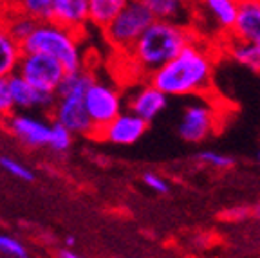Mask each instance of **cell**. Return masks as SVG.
<instances>
[{
    "label": "cell",
    "mask_w": 260,
    "mask_h": 258,
    "mask_svg": "<svg viewBox=\"0 0 260 258\" xmlns=\"http://www.w3.org/2000/svg\"><path fill=\"white\" fill-rule=\"evenodd\" d=\"M157 20H170L179 24H191L195 13V0H143Z\"/></svg>",
    "instance_id": "16"
},
{
    "label": "cell",
    "mask_w": 260,
    "mask_h": 258,
    "mask_svg": "<svg viewBox=\"0 0 260 258\" xmlns=\"http://www.w3.org/2000/svg\"><path fill=\"white\" fill-rule=\"evenodd\" d=\"M16 73L22 74L29 83H32L38 89L56 92L63 76L67 74V69L58 58L47 53L24 51Z\"/></svg>",
    "instance_id": "5"
},
{
    "label": "cell",
    "mask_w": 260,
    "mask_h": 258,
    "mask_svg": "<svg viewBox=\"0 0 260 258\" xmlns=\"http://www.w3.org/2000/svg\"><path fill=\"white\" fill-rule=\"evenodd\" d=\"M197 38L199 35L190 25L155 18L126 54L138 65L139 71L152 74L159 67L174 60L186 45Z\"/></svg>",
    "instance_id": "2"
},
{
    "label": "cell",
    "mask_w": 260,
    "mask_h": 258,
    "mask_svg": "<svg viewBox=\"0 0 260 258\" xmlns=\"http://www.w3.org/2000/svg\"><path fill=\"white\" fill-rule=\"evenodd\" d=\"M146 126H148V123L143 117L128 110V112H121L119 116L114 117L112 121L103 126L98 134L102 139L112 143V145L128 146L141 139L143 134L146 132Z\"/></svg>",
    "instance_id": "10"
},
{
    "label": "cell",
    "mask_w": 260,
    "mask_h": 258,
    "mask_svg": "<svg viewBox=\"0 0 260 258\" xmlns=\"http://www.w3.org/2000/svg\"><path fill=\"white\" fill-rule=\"evenodd\" d=\"M53 20L63 27L81 33L90 24L89 0H56Z\"/></svg>",
    "instance_id": "15"
},
{
    "label": "cell",
    "mask_w": 260,
    "mask_h": 258,
    "mask_svg": "<svg viewBox=\"0 0 260 258\" xmlns=\"http://www.w3.org/2000/svg\"><path fill=\"white\" fill-rule=\"evenodd\" d=\"M15 105H13L11 90H9V78L0 76V116H11Z\"/></svg>",
    "instance_id": "27"
},
{
    "label": "cell",
    "mask_w": 260,
    "mask_h": 258,
    "mask_svg": "<svg viewBox=\"0 0 260 258\" xmlns=\"http://www.w3.org/2000/svg\"><path fill=\"white\" fill-rule=\"evenodd\" d=\"M226 53L235 63L249 69L251 73L260 74V49L249 42L228 35L226 37Z\"/></svg>",
    "instance_id": "18"
},
{
    "label": "cell",
    "mask_w": 260,
    "mask_h": 258,
    "mask_svg": "<svg viewBox=\"0 0 260 258\" xmlns=\"http://www.w3.org/2000/svg\"><path fill=\"white\" fill-rule=\"evenodd\" d=\"M8 126L13 136L25 146L31 148H42L49 145L51 137V125L45 123L42 117L31 116L27 112H18L8 116Z\"/></svg>",
    "instance_id": "11"
},
{
    "label": "cell",
    "mask_w": 260,
    "mask_h": 258,
    "mask_svg": "<svg viewBox=\"0 0 260 258\" xmlns=\"http://www.w3.org/2000/svg\"><path fill=\"white\" fill-rule=\"evenodd\" d=\"M168 96L162 90H159L155 85L148 83L139 87L134 92V96L128 101V110L143 117L146 123L154 121L155 117L167 109Z\"/></svg>",
    "instance_id": "13"
},
{
    "label": "cell",
    "mask_w": 260,
    "mask_h": 258,
    "mask_svg": "<svg viewBox=\"0 0 260 258\" xmlns=\"http://www.w3.org/2000/svg\"><path fill=\"white\" fill-rule=\"evenodd\" d=\"M94 83V78L90 73L78 69V71H67V74L61 80L60 87H58L56 94L58 96H78L83 98L89 87Z\"/></svg>",
    "instance_id": "19"
},
{
    "label": "cell",
    "mask_w": 260,
    "mask_h": 258,
    "mask_svg": "<svg viewBox=\"0 0 260 258\" xmlns=\"http://www.w3.org/2000/svg\"><path fill=\"white\" fill-rule=\"evenodd\" d=\"M155 20L143 0H130L128 4L103 27L105 38L112 47L128 53L145 29Z\"/></svg>",
    "instance_id": "4"
},
{
    "label": "cell",
    "mask_w": 260,
    "mask_h": 258,
    "mask_svg": "<svg viewBox=\"0 0 260 258\" xmlns=\"http://www.w3.org/2000/svg\"><path fill=\"white\" fill-rule=\"evenodd\" d=\"M220 117L217 107L206 101H195L183 110L179 121V136L188 143H201L217 132Z\"/></svg>",
    "instance_id": "7"
},
{
    "label": "cell",
    "mask_w": 260,
    "mask_h": 258,
    "mask_svg": "<svg viewBox=\"0 0 260 258\" xmlns=\"http://www.w3.org/2000/svg\"><path fill=\"white\" fill-rule=\"evenodd\" d=\"M256 163H258V166H260V150L256 152Z\"/></svg>",
    "instance_id": "34"
},
{
    "label": "cell",
    "mask_w": 260,
    "mask_h": 258,
    "mask_svg": "<svg viewBox=\"0 0 260 258\" xmlns=\"http://www.w3.org/2000/svg\"><path fill=\"white\" fill-rule=\"evenodd\" d=\"M6 16H8V15H6L4 9H2V6H0V25H2L6 22Z\"/></svg>",
    "instance_id": "31"
},
{
    "label": "cell",
    "mask_w": 260,
    "mask_h": 258,
    "mask_svg": "<svg viewBox=\"0 0 260 258\" xmlns=\"http://www.w3.org/2000/svg\"><path fill=\"white\" fill-rule=\"evenodd\" d=\"M56 0H13V11H20L32 16L35 20H53Z\"/></svg>",
    "instance_id": "21"
},
{
    "label": "cell",
    "mask_w": 260,
    "mask_h": 258,
    "mask_svg": "<svg viewBox=\"0 0 260 258\" xmlns=\"http://www.w3.org/2000/svg\"><path fill=\"white\" fill-rule=\"evenodd\" d=\"M6 25H8V29L13 33V37L16 38V40L24 42L25 38L31 35L32 31H35V27H37L38 20H35L32 16L25 15V13H20V11H13L9 13L8 16H6Z\"/></svg>",
    "instance_id": "22"
},
{
    "label": "cell",
    "mask_w": 260,
    "mask_h": 258,
    "mask_svg": "<svg viewBox=\"0 0 260 258\" xmlns=\"http://www.w3.org/2000/svg\"><path fill=\"white\" fill-rule=\"evenodd\" d=\"M65 242H67V247H73L74 244H76V240H74V237H67V240H65Z\"/></svg>",
    "instance_id": "32"
},
{
    "label": "cell",
    "mask_w": 260,
    "mask_h": 258,
    "mask_svg": "<svg viewBox=\"0 0 260 258\" xmlns=\"http://www.w3.org/2000/svg\"><path fill=\"white\" fill-rule=\"evenodd\" d=\"M24 54L22 42L13 37L8 25H0V76H11L16 73L20 58Z\"/></svg>",
    "instance_id": "17"
},
{
    "label": "cell",
    "mask_w": 260,
    "mask_h": 258,
    "mask_svg": "<svg viewBox=\"0 0 260 258\" xmlns=\"http://www.w3.org/2000/svg\"><path fill=\"white\" fill-rule=\"evenodd\" d=\"M215 58L211 49L197 38L174 60L148 74V81L167 96H201L211 89Z\"/></svg>",
    "instance_id": "1"
},
{
    "label": "cell",
    "mask_w": 260,
    "mask_h": 258,
    "mask_svg": "<svg viewBox=\"0 0 260 258\" xmlns=\"http://www.w3.org/2000/svg\"><path fill=\"white\" fill-rule=\"evenodd\" d=\"M143 182H145L146 188H150L152 191H155V194H168V190H170V186H168L167 179L161 177L159 174H152V172H148V174L143 175Z\"/></svg>",
    "instance_id": "28"
},
{
    "label": "cell",
    "mask_w": 260,
    "mask_h": 258,
    "mask_svg": "<svg viewBox=\"0 0 260 258\" xmlns=\"http://www.w3.org/2000/svg\"><path fill=\"white\" fill-rule=\"evenodd\" d=\"M58 256H60V258H76V253H74V251H71L69 247H67V249L58 251Z\"/></svg>",
    "instance_id": "30"
},
{
    "label": "cell",
    "mask_w": 260,
    "mask_h": 258,
    "mask_svg": "<svg viewBox=\"0 0 260 258\" xmlns=\"http://www.w3.org/2000/svg\"><path fill=\"white\" fill-rule=\"evenodd\" d=\"M9 78V90H11L13 105L15 110H53L54 103H56V92H49V90H42L29 83L22 74L13 73Z\"/></svg>",
    "instance_id": "8"
},
{
    "label": "cell",
    "mask_w": 260,
    "mask_h": 258,
    "mask_svg": "<svg viewBox=\"0 0 260 258\" xmlns=\"http://www.w3.org/2000/svg\"><path fill=\"white\" fill-rule=\"evenodd\" d=\"M0 254L11 258H25L27 256V247L11 235L0 233Z\"/></svg>",
    "instance_id": "25"
},
{
    "label": "cell",
    "mask_w": 260,
    "mask_h": 258,
    "mask_svg": "<svg viewBox=\"0 0 260 258\" xmlns=\"http://www.w3.org/2000/svg\"><path fill=\"white\" fill-rule=\"evenodd\" d=\"M73 145V132L67 126H63L61 123L54 121L51 125V137H49V148L53 152L63 153L71 148Z\"/></svg>",
    "instance_id": "23"
},
{
    "label": "cell",
    "mask_w": 260,
    "mask_h": 258,
    "mask_svg": "<svg viewBox=\"0 0 260 258\" xmlns=\"http://www.w3.org/2000/svg\"><path fill=\"white\" fill-rule=\"evenodd\" d=\"M51 116H53L54 121L67 126L73 134H81V136L96 134V128H94L92 119L87 112L83 98L58 96L56 103L51 110Z\"/></svg>",
    "instance_id": "9"
},
{
    "label": "cell",
    "mask_w": 260,
    "mask_h": 258,
    "mask_svg": "<svg viewBox=\"0 0 260 258\" xmlns=\"http://www.w3.org/2000/svg\"><path fill=\"white\" fill-rule=\"evenodd\" d=\"M78 35L80 33L63 27L54 20L38 22L35 31L22 42V47L24 51L47 53L58 58L67 71H78L83 65Z\"/></svg>",
    "instance_id": "3"
},
{
    "label": "cell",
    "mask_w": 260,
    "mask_h": 258,
    "mask_svg": "<svg viewBox=\"0 0 260 258\" xmlns=\"http://www.w3.org/2000/svg\"><path fill=\"white\" fill-rule=\"evenodd\" d=\"M0 168L4 170L6 174H9L11 177H16L20 179V181H32L35 175L32 172L24 166L20 161H16V159H11V157H0Z\"/></svg>",
    "instance_id": "26"
},
{
    "label": "cell",
    "mask_w": 260,
    "mask_h": 258,
    "mask_svg": "<svg viewBox=\"0 0 260 258\" xmlns=\"http://www.w3.org/2000/svg\"><path fill=\"white\" fill-rule=\"evenodd\" d=\"M128 2L130 0H89L90 24L103 29Z\"/></svg>",
    "instance_id": "20"
},
{
    "label": "cell",
    "mask_w": 260,
    "mask_h": 258,
    "mask_svg": "<svg viewBox=\"0 0 260 258\" xmlns=\"http://www.w3.org/2000/svg\"><path fill=\"white\" fill-rule=\"evenodd\" d=\"M83 101H85L87 112L94 123L96 134L123 112V101L119 96V90L112 85L103 83V81L94 80V83L90 85L83 96Z\"/></svg>",
    "instance_id": "6"
},
{
    "label": "cell",
    "mask_w": 260,
    "mask_h": 258,
    "mask_svg": "<svg viewBox=\"0 0 260 258\" xmlns=\"http://www.w3.org/2000/svg\"><path fill=\"white\" fill-rule=\"evenodd\" d=\"M255 215H258V217H260V202L256 204V208H255Z\"/></svg>",
    "instance_id": "33"
},
{
    "label": "cell",
    "mask_w": 260,
    "mask_h": 258,
    "mask_svg": "<svg viewBox=\"0 0 260 258\" xmlns=\"http://www.w3.org/2000/svg\"><path fill=\"white\" fill-rule=\"evenodd\" d=\"M230 35L260 49V0H240L239 16Z\"/></svg>",
    "instance_id": "14"
},
{
    "label": "cell",
    "mask_w": 260,
    "mask_h": 258,
    "mask_svg": "<svg viewBox=\"0 0 260 258\" xmlns=\"http://www.w3.org/2000/svg\"><path fill=\"white\" fill-rule=\"evenodd\" d=\"M246 215H248L246 208H235V210H230L228 213H224V217L230 218V220H242Z\"/></svg>",
    "instance_id": "29"
},
{
    "label": "cell",
    "mask_w": 260,
    "mask_h": 258,
    "mask_svg": "<svg viewBox=\"0 0 260 258\" xmlns=\"http://www.w3.org/2000/svg\"><path fill=\"white\" fill-rule=\"evenodd\" d=\"M195 159L204 166H210V168H215V170H228L232 168L235 165L233 157L226 155V153H220V152H213V150H204V152H199L195 155Z\"/></svg>",
    "instance_id": "24"
},
{
    "label": "cell",
    "mask_w": 260,
    "mask_h": 258,
    "mask_svg": "<svg viewBox=\"0 0 260 258\" xmlns=\"http://www.w3.org/2000/svg\"><path fill=\"white\" fill-rule=\"evenodd\" d=\"M240 0H195V11L204 16L217 31L230 35L239 16Z\"/></svg>",
    "instance_id": "12"
}]
</instances>
